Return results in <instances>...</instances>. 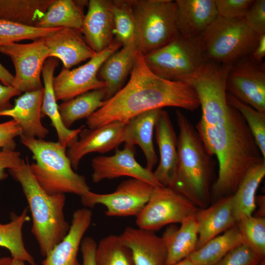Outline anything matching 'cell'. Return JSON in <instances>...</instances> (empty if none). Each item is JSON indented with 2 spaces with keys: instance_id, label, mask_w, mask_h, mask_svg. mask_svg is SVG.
<instances>
[{
  "instance_id": "1",
  "label": "cell",
  "mask_w": 265,
  "mask_h": 265,
  "mask_svg": "<svg viewBox=\"0 0 265 265\" xmlns=\"http://www.w3.org/2000/svg\"><path fill=\"white\" fill-rule=\"evenodd\" d=\"M166 106L194 111L200 107V102L189 84L156 75L137 50L127 83L87 118L86 124L93 129L113 121H127L144 112Z\"/></svg>"
},
{
  "instance_id": "2",
  "label": "cell",
  "mask_w": 265,
  "mask_h": 265,
  "mask_svg": "<svg viewBox=\"0 0 265 265\" xmlns=\"http://www.w3.org/2000/svg\"><path fill=\"white\" fill-rule=\"evenodd\" d=\"M195 129L208 153L217 158L218 173L213 188L219 193H234L248 170L265 160L243 117L231 106L223 115L199 120Z\"/></svg>"
},
{
  "instance_id": "3",
  "label": "cell",
  "mask_w": 265,
  "mask_h": 265,
  "mask_svg": "<svg viewBox=\"0 0 265 265\" xmlns=\"http://www.w3.org/2000/svg\"><path fill=\"white\" fill-rule=\"evenodd\" d=\"M176 115L179 131L178 161L172 188L199 209H203L212 199V156L187 117L179 110L176 111Z\"/></svg>"
},
{
  "instance_id": "4",
  "label": "cell",
  "mask_w": 265,
  "mask_h": 265,
  "mask_svg": "<svg viewBox=\"0 0 265 265\" xmlns=\"http://www.w3.org/2000/svg\"><path fill=\"white\" fill-rule=\"evenodd\" d=\"M8 171L21 186L31 215V232L45 257L70 229L64 213L65 195L47 192L33 176L27 159L19 166Z\"/></svg>"
},
{
  "instance_id": "5",
  "label": "cell",
  "mask_w": 265,
  "mask_h": 265,
  "mask_svg": "<svg viewBox=\"0 0 265 265\" xmlns=\"http://www.w3.org/2000/svg\"><path fill=\"white\" fill-rule=\"evenodd\" d=\"M20 142L32 153L30 164L40 186L51 194L72 193L80 196L90 190L84 176L73 169L66 147L59 142L21 135Z\"/></svg>"
},
{
  "instance_id": "6",
  "label": "cell",
  "mask_w": 265,
  "mask_h": 265,
  "mask_svg": "<svg viewBox=\"0 0 265 265\" xmlns=\"http://www.w3.org/2000/svg\"><path fill=\"white\" fill-rule=\"evenodd\" d=\"M259 37L243 18L218 15L196 43L207 62L232 65L251 55Z\"/></svg>"
},
{
  "instance_id": "7",
  "label": "cell",
  "mask_w": 265,
  "mask_h": 265,
  "mask_svg": "<svg viewBox=\"0 0 265 265\" xmlns=\"http://www.w3.org/2000/svg\"><path fill=\"white\" fill-rule=\"evenodd\" d=\"M137 50L143 55L170 42L179 33L175 1L131 0Z\"/></svg>"
},
{
  "instance_id": "8",
  "label": "cell",
  "mask_w": 265,
  "mask_h": 265,
  "mask_svg": "<svg viewBox=\"0 0 265 265\" xmlns=\"http://www.w3.org/2000/svg\"><path fill=\"white\" fill-rule=\"evenodd\" d=\"M148 67L164 79L184 81L206 62L195 42L178 33L165 45L143 55Z\"/></svg>"
},
{
  "instance_id": "9",
  "label": "cell",
  "mask_w": 265,
  "mask_h": 265,
  "mask_svg": "<svg viewBox=\"0 0 265 265\" xmlns=\"http://www.w3.org/2000/svg\"><path fill=\"white\" fill-rule=\"evenodd\" d=\"M199 209L172 188L154 187L135 222L138 228L155 232L166 225L181 223L195 215Z\"/></svg>"
},
{
  "instance_id": "10",
  "label": "cell",
  "mask_w": 265,
  "mask_h": 265,
  "mask_svg": "<svg viewBox=\"0 0 265 265\" xmlns=\"http://www.w3.org/2000/svg\"><path fill=\"white\" fill-rule=\"evenodd\" d=\"M154 186L135 178L122 182L116 190L109 193L100 194L87 191L80 197L86 208L102 205L108 216L136 217L148 201Z\"/></svg>"
},
{
  "instance_id": "11",
  "label": "cell",
  "mask_w": 265,
  "mask_h": 265,
  "mask_svg": "<svg viewBox=\"0 0 265 265\" xmlns=\"http://www.w3.org/2000/svg\"><path fill=\"white\" fill-rule=\"evenodd\" d=\"M11 59L15 69L12 86L21 93L43 88L40 76L49 51L43 39L28 44L12 43L0 47Z\"/></svg>"
},
{
  "instance_id": "12",
  "label": "cell",
  "mask_w": 265,
  "mask_h": 265,
  "mask_svg": "<svg viewBox=\"0 0 265 265\" xmlns=\"http://www.w3.org/2000/svg\"><path fill=\"white\" fill-rule=\"evenodd\" d=\"M122 47L114 39L108 48L97 53L84 64L72 70L63 68L53 80L56 100L68 101L88 91L104 88V83L98 78V71L105 60Z\"/></svg>"
},
{
  "instance_id": "13",
  "label": "cell",
  "mask_w": 265,
  "mask_h": 265,
  "mask_svg": "<svg viewBox=\"0 0 265 265\" xmlns=\"http://www.w3.org/2000/svg\"><path fill=\"white\" fill-rule=\"evenodd\" d=\"M226 89L240 101L265 112V64L257 62L250 56L231 65Z\"/></svg>"
},
{
  "instance_id": "14",
  "label": "cell",
  "mask_w": 265,
  "mask_h": 265,
  "mask_svg": "<svg viewBox=\"0 0 265 265\" xmlns=\"http://www.w3.org/2000/svg\"><path fill=\"white\" fill-rule=\"evenodd\" d=\"M134 146L125 145L111 156H98L92 159V180L95 183L105 179L129 176L145 181L154 187L162 186L154 173L139 164L134 158Z\"/></svg>"
},
{
  "instance_id": "15",
  "label": "cell",
  "mask_w": 265,
  "mask_h": 265,
  "mask_svg": "<svg viewBox=\"0 0 265 265\" xmlns=\"http://www.w3.org/2000/svg\"><path fill=\"white\" fill-rule=\"evenodd\" d=\"M127 121H116L93 129H83L80 138L66 151L73 168L77 170L80 161L87 154L106 153L124 142Z\"/></svg>"
},
{
  "instance_id": "16",
  "label": "cell",
  "mask_w": 265,
  "mask_h": 265,
  "mask_svg": "<svg viewBox=\"0 0 265 265\" xmlns=\"http://www.w3.org/2000/svg\"><path fill=\"white\" fill-rule=\"evenodd\" d=\"M81 28L87 45L96 53L108 48L114 38L110 0H90Z\"/></svg>"
},
{
  "instance_id": "17",
  "label": "cell",
  "mask_w": 265,
  "mask_h": 265,
  "mask_svg": "<svg viewBox=\"0 0 265 265\" xmlns=\"http://www.w3.org/2000/svg\"><path fill=\"white\" fill-rule=\"evenodd\" d=\"M42 39L49 50V57L60 59L67 69L90 59L97 53L77 29L60 28Z\"/></svg>"
},
{
  "instance_id": "18",
  "label": "cell",
  "mask_w": 265,
  "mask_h": 265,
  "mask_svg": "<svg viewBox=\"0 0 265 265\" xmlns=\"http://www.w3.org/2000/svg\"><path fill=\"white\" fill-rule=\"evenodd\" d=\"M92 219V212L89 209L83 208L76 210L73 213L68 233L47 254L42 265H81L78 259V252Z\"/></svg>"
},
{
  "instance_id": "19",
  "label": "cell",
  "mask_w": 265,
  "mask_h": 265,
  "mask_svg": "<svg viewBox=\"0 0 265 265\" xmlns=\"http://www.w3.org/2000/svg\"><path fill=\"white\" fill-rule=\"evenodd\" d=\"M178 33L194 42L218 16L214 0H176Z\"/></svg>"
},
{
  "instance_id": "20",
  "label": "cell",
  "mask_w": 265,
  "mask_h": 265,
  "mask_svg": "<svg viewBox=\"0 0 265 265\" xmlns=\"http://www.w3.org/2000/svg\"><path fill=\"white\" fill-rule=\"evenodd\" d=\"M155 128L160 161L153 173L162 186L172 188L175 178L178 161L177 138L166 111L163 109L161 110Z\"/></svg>"
},
{
  "instance_id": "21",
  "label": "cell",
  "mask_w": 265,
  "mask_h": 265,
  "mask_svg": "<svg viewBox=\"0 0 265 265\" xmlns=\"http://www.w3.org/2000/svg\"><path fill=\"white\" fill-rule=\"evenodd\" d=\"M119 237L131 250L134 265H166L165 245L155 232L127 227Z\"/></svg>"
},
{
  "instance_id": "22",
  "label": "cell",
  "mask_w": 265,
  "mask_h": 265,
  "mask_svg": "<svg viewBox=\"0 0 265 265\" xmlns=\"http://www.w3.org/2000/svg\"><path fill=\"white\" fill-rule=\"evenodd\" d=\"M195 216L198 232L196 250L235 226L238 222L232 195L221 197L210 206L199 209Z\"/></svg>"
},
{
  "instance_id": "23",
  "label": "cell",
  "mask_w": 265,
  "mask_h": 265,
  "mask_svg": "<svg viewBox=\"0 0 265 265\" xmlns=\"http://www.w3.org/2000/svg\"><path fill=\"white\" fill-rule=\"evenodd\" d=\"M43 93L44 87L25 92L15 99L12 108L0 111V116L11 117L20 127L22 135L44 139L49 131L41 122Z\"/></svg>"
},
{
  "instance_id": "24",
  "label": "cell",
  "mask_w": 265,
  "mask_h": 265,
  "mask_svg": "<svg viewBox=\"0 0 265 265\" xmlns=\"http://www.w3.org/2000/svg\"><path fill=\"white\" fill-rule=\"evenodd\" d=\"M58 64V61L54 57H49L44 63L42 70L44 93L41 110L42 116H47L51 120L52 125L56 132L58 142L69 147L78 139L84 126L71 130L62 122L53 86L54 72Z\"/></svg>"
},
{
  "instance_id": "25",
  "label": "cell",
  "mask_w": 265,
  "mask_h": 265,
  "mask_svg": "<svg viewBox=\"0 0 265 265\" xmlns=\"http://www.w3.org/2000/svg\"><path fill=\"white\" fill-rule=\"evenodd\" d=\"M137 50L135 44L123 46L101 66L97 76L105 84L106 101L123 87L132 69Z\"/></svg>"
},
{
  "instance_id": "26",
  "label": "cell",
  "mask_w": 265,
  "mask_h": 265,
  "mask_svg": "<svg viewBox=\"0 0 265 265\" xmlns=\"http://www.w3.org/2000/svg\"><path fill=\"white\" fill-rule=\"evenodd\" d=\"M162 109H155L141 113L128 120L124 130L125 145L137 144L143 151L147 164L146 168L152 171L158 161L153 143V131Z\"/></svg>"
},
{
  "instance_id": "27",
  "label": "cell",
  "mask_w": 265,
  "mask_h": 265,
  "mask_svg": "<svg viewBox=\"0 0 265 265\" xmlns=\"http://www.w3.org/2000/svg\"><path fill=\"white\" fill-rule=\"evenodd\" d=\"M195 215L182 222L179 228L171 224L163 233L161 238L167 250L166 265L188 257L196 250L198 232Z\"/></svg>"
},
{
  "instance_id": "28",
  "label": "cell",
  "mask_w": 265,
  "mask_h": 265,
  "mask_svg": "<svg viewBox=\"0 0 265 265\" xmlns=\"http://www.w3.org/2000/svg\"><path fill=\"white\" fill-rule=\"evenodd\" d=\"M87 0H53L36 26L41 28H71L81 30Z\"/></svg>"
},
{
  "instance_id": "29",
  "label": "cell",
  "mask_w": 265,
  "mask_h": 265,
  "mask_svg": "<svg viewBox=\"0 0 265 265\" xmlns=\"http://www.w3.org/2000/svg\"><path fill=\"white\" fill-rule=\"evenodd\" d=\"M28 209V207L25 208L20 214L12 212L8 223L0 222V247L7 249L13 258L30 265H37L34 257L26 249L23 240V226L30 220Z\"/></svg>"
},
{
  "instance_id": "30",
  "label": "cell",
  "mask_w": 265,
  "mask_h": 265,
  "mask_svg": "<svg viewBox=\"0 0 265 265\" xmlns=\"http://www.w3.org/2000/svg\"><path fill=\"white\" fill-rule=\"evenodd\" d=\"M241 244L236 224L195 250L188 258L194 265H215L232 249Z\"/></svg>"
},
{
  "instance_id": "31",
  "label": "cell",
  "mask_w": 265,
  "mask_h": 265,
  "mask_svg": "<svg viewBox=\"0 0 265 265\" xmlns=\"http://www.w3.org/2000/svg\"><path fill=\"white\" fill-rule=\"evenodd\" d=\"M265 176V160L254 165L246 172L232 195L238 221L244 215H252L256 208L257 190Z\"/></svg>"
},
{
  "instance_id": "32",
  "label": "cell",
  "mask_w": 265,
  "mask_h": 265,
  "mask_svg": "<svg viewBox=\"0 0 265 265\" xmlns=\"http://www.w3.org/2000/svg\"><path fill=\"white\" fill-rule=\"evenodd\" d=\"M106 101L104 88L91 90L58 105L61 120L70 129L73 123L83 118H88L103 106Z\"/></svg>"
},
{
  "instance_id": "33",
  "label": "cell",
  "mask_w": 265,
  "mask_h": 265,
  "mask_svg": "<svg viewBox=\"0 0 265 265\" xmlns=\"http://www.w3.org/2000/svg\"><path fill=\"white\" fill-rule=\"evenodd\" d=\"M53 0H0V19L36 26Z\"/></svg>"
},
{
  "instance_id": "34",
  "label": "cell",
  "mask_w": 265,
  "mask_h": 265,
  "mask_svg": "<svg viewBox=\"0 0 265 265\" xmlns=\"http://www.w3.org/2000/svg\"><path fill=\"white\" fill-rule=\"evenodd\" d=\"M111 10L114 24V39L122 46L135 44V24L131 0H112Z\"/></svg>"
},
{
  "instance_id": "35",
  "label": "cell",
  "mask_w": 265,
  "mask_h": 265,
  "mask_svg": "<svg viewBox=\"0 0 265 265\" xmlns=\"http://www.w3.org/2000/svg\"><path fill=\"white\" fill-rule=\"evenodd\" d=\"M97 265H134L130 249L121 241L119 236L110 235L97 244Z\"/></svg>"
},
{
  "instance_id": "36",
  "label": "cell",
  "mask_w": 265,
  "mask_h": 265,
  "mask_svg": "<svg viewBox=\"0 0 265 265\" xmlns=\"http://www.w3.org/2000/svg\"><path fill=\"white\" fill-rule=\"evenodd\" d=\"M237 225L242 244L265 259V218L244 215L239 217Z\"/></svg>"
},
{
  "instance_id": "37",
  "label": "cell",
  "mask_w": 265,
  "mask_h": 265,
  "mask_svg": "<svg viewBox=\"0 0 265 265\" xmlns=\"http://www.w3.org/2000/svg\"><path fill=\"white\" fill-rule=\"evenodd\" d=\"M227 100L228 104L243 117L263 157L265 159V112L257 110L227 92Z\"/></svg>"
},
{
  "instance_id": "38",
  "label": "cell",
  "mask_w": 265,
  "mask_h": 265,
  "mask_svg": "<svg viewBox=\"0 0 265 265\" xmlns=\"http://www.w3.org/2000/svg\"><path fill=\"white\" fill-rule=\"evenodd\" d=\"M60 28L30 26L0 19V47L23 40H39Z\"/></svg>"
},
{
  "instance_id": "39",
  "label": "cell",
  "mask_w": 265,
  "mask_h": 265,
  "mask_svg": "<svg viewBox=\"0 0 265 265\" xmlns=\"http://www.w3.org/2000/svg\"><path fill=\"white\" fill-rule=\"evenodd\" d=\"M264 260L241 244L232 249L215 265H257Z\"/></svg>"
},
{
  "instance_id": "40",
  "label": "cell",
  "mask_w": 265,
  "mask_h": 265,
  "mask_svg": "<svg viewBox=\"0 0 265 265\" xmlns=\"http://www.w3.org/2000/svg\"><path fill=\"white\" fill-rule=\"evenodd\" d=\"M253 0H214L218 15L225 19L243 18Z\"/></svg>"
},
{
  "instance_id": "41",
  "label": "cell",
  "mask_w": 265,
  "mask_h": 265,
  "mask_svg": "<svg viewBox=\"0 0 265 265\" xmlns=\"http://www.w3.org/2000/svg\"><path fill=\"white\" fill-rule=\"evenodd\" d=\"M243 19L259 36L265 34V0H253Z\"/></svg>"
},
{
  "instance_id": "42",
  "label": "cell",
  "mask_w": 265,
  "mask_h": 265,
  "mask_svg": "<svg viewBox=\"0 0 265 265\" xmlns=\"http://www.w3.org/2000/svg\"><path fill=\"white\" fill-rule=\"evenodd\" d=\"M21 134L22 130L15 120L0 123V152L3 150H15V139Z\"/></svg>"
},
{
  "instance_id": "43",
  "label": "cell",
  "mask_w": 265,
  "mask_h": 265,
  "mask_svg": "<svg viewBox=\"0 0 265 265\" xmlns=\"http://www.w3.org/2000/svg\"><path fill=\"white\" fill-rule=\"evenodd\" d=\"M24 159L21 153L15 150H3L0 152V181L8 177L5 169H13L19 166Z\"/></svg>"
},
{
  "instance_id": "44",
  "label": "cell",
  "mask_w": 265,
  "mask_h": 265,
  "mask_svg": "<svg viewBox=\"0 0 265 265\" xmlns=\"http://www.w3.org/2000/svg\"><path fill=\"white\" fill-rule=\"evenodd\" d=\"M97 243L91 237H84L81 241L80 249L82 254L81 265H97L95 252Z\"/></svg>"
},
{
  "instance_id": "45",
  "label": "cell",
  "mask_w": 265,
  "mask_h": 265,
  "mask_svg": "<svg viewBox=\"0 0 265 265\" xmlns=\"http://www.w3.org/2000/svg\"><path fill=\"white\" fill-rule=\"evenodd\" d=\"M21 92L12 86L0 84V112L9 109L13 106L10 100L14 96H18Z\"/></svg>"
},
{
  "instance_id": "46",
  "label": "cell",
  "mask_w": 265,
  "mask_h": 265,
  "mask_svg": "<svg viewBox=\"0 0 265 265\" xmlns=\"http://www.w3.org/2000/svg\"><path fill=\"white\" fill-rule=\"evenodd\" d=\"M265 56V34L259 37L257 44L250 57L257 62H263Z\"/></svg>"
},
{
  "instance_id": "47",
  "label": "cell",
  "mask_w": 265,
  "mask_h": 265,
  "mask_svg": "<svg viewBox=\"0 0 265 265\" xmlns=\"http://www.w3.org/2000/svg\"><path fill=\"white\" fill-rule=\"evenodd\" d=\"M0 80L4 85L12 86L14 76L0 63Z\"/></svg>"
},
{
  "instance_id": "48",
  "label": "cell",
  "mask_w": 265,
  "mask_h": 265,
  "mask_svg": "<svg viewBox=\"0 0 265 265\" xmlns=\"http://www.w3.org/2000/svg\"><path fill=\"white\" fill-rule=\"evenodd\" d=\"M0 265H26V264L25 262L11 257H2L0 258Z\"/></svg>"
},
{
  "instance_id": "49",
  "label": "cell",
  "mask_w": 265,
  "mask_h": 265,
  "mask_svg": "<svg viewBox=\"0 0 265 265\" xmlns=\"http://www.w3.org/2000/svg\"><path fill=\"white\" fill-rule=\"evenodd\" d=\"M169 265H194L190 259L187 257L176 263Z\"/></svg>"
},
{
  "instance_id": "50",
  "label": "cell",
  "mask_w": 265,
  "mask_h": 265,
  "mask_svg": "<svg viewBox=\"0 0 265 265\" xmlns=\"http://www.w3.org/2000/svg\"><path fill=\"white\" fill-rule=\"evenodd\" d=\"M257 265H265V260L262 261L260 264Z\"/></svg>"
}]
</instances>
